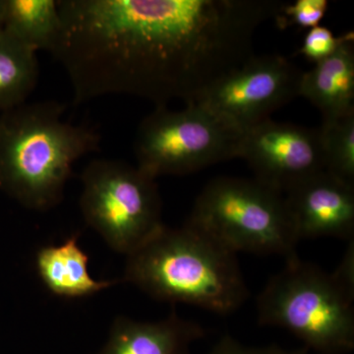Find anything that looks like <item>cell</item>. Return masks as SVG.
Listing matches in <instances>:
<instances>
[{"label": "cell", "instance_id": "52a82bcc", "mask_svg": "<svg viewBox=\"0 0 354 354\" xmlns=\"http://www.w3.org/2000/svg\"><path fill=\"white\" fill-rule=\"evenodd\" d=\"M81 180L84 220L115 252L127 256L164 225L156 179L138 167L97 158L86 165Z\"/></svg>", "mask_w": 354, "mask_h": 354}, {"label": "cell", "instance_id": "9c48e42d", "mask_svg": "<svg viewBox=\"0 0 354 354\" xmlns=\"http://www.w3.org/2000/svg\"><path fill=\"white\" fill-rule=\"evenodd\" d=\"M239 158L246 160L256 180L281 194L325 171L320 128L271 118L244 131Z\"/></svg>", "mask_w": 354, "mask_h": 354}, {"label": "cell", "instance_id": "9a60e30c", "mask_svg": "<svg viewBox=\"0 0 354 354\" xmlns=\"http://www.w3.org/2000/svg\"><path fill=\"white\" fill-rule=\"evenodd\" d=\"M39 79L37 51L0 32V111L25 104Z\"/></svg>", "mask_w": 354, "mask_h": 354}, {"label": "cell", "instance_id": "7a4b0ae2", "mask_svg": "<svg viewBox=\"0 0 354 354\" xmlns=\"http://www.w3.org/2000/svg\"><path fill=\"white\" fill-rule=\"evenodd\" d=\"M122 281L158 301L220 315L234 313L250 297L237 254L187 223L162 225L128 254Z\"/></svg>", "mask_w": 354, "mask_h": 354}, {"label": "cell", "instance_id": "ffe728a7", "mask_svg": "<svg viewBox=\"0 0 354 354\" xmlns=\"http://www.w3.org/2000/svg\"><path fill=\"white\" fill-rule=\"evenodd\" d=\"M332 274L337 283L354 297V239L348 241L341 263Z\"/></svg>", "mask_w": 354, "mask_h": 354}, {"label": "cell", "instance_id": "5bb4252c", "mask_svg": "<svg viewBox=\"0 0 354 354\" xmlns=\"http://www.w3.org/2000/svg\"><path fill=\"white\" fill-rule=\"evenodd\" d=\"M3 31L37 53H53L62 31L58 0H4Z\"/></svg>", "mask_w": 354, "mask_h": 354}, {"label": "cell", "instance_id": "3957f363", "mask_svg": "<svg viewBox=\"0 0 354 354\" xmlns=\"http://www.w3.org/2000/svg\"><path fill=\"white\" fill-rule=\"evenodd\" d=\"M57 102L23 104L0 115V191L34 211H48L64 199L79 158L97 150L93 128L62 120Z\"/></svg>", "mask_w": 354, "mask_h": 354}, {"label": "cell", "instance_id": "4fadbf2b", "mask_svg": "<svg viewBox=\"0 0 354 354\" xmlns=\"http://www.w3.org/2000/svg\"><path fill=\"white\" fill-rule=\"evenodd\" d=\"M88 256L71 235L59 245L41 247L37 252V271L50 292L64 298L91 297L120 283L118 279H95L88 270Z\"/></svg>", "mask_w": 354, "mask_h": 354}, {"label": "cell", "instance_id": "7c38bea8", "mask_svg": "<svg viewBox=\"0 0 354 354\" xmlns=\"http://www.w3.org/2000/svg\"><path fill=\"white\" fill-rule=\"evenodd\" d=\"M299 97L322 114L323 123L354 113V34L348 36L330 57L304 72Z\"/></svg>", "mask_w": 354, "mask_h": 354}, {"label": "cell", "instance_id": "ac0fdd59", "mask_svg": "<svg viewBox=\"0 0 354 354\" xmlns=\"http://www.w3.org/2000/svg\"><path fill=\"white\" fill-rule=\"evenodd\" d=\"M348 36L335 37L330 30L323 26H317L310 29L305 36L304 44L298 53L304 55L309 62L318 64L330 57L339 48Z\"/></svg>", "mask_w": 354, "mask_h": 354}, {"label": "cell", "instance_id": "30bf717a", "mask_svg": "<svg viewBox=\"0 0 354 354\" xmlns=\"http://www.w3.org/2000/svg\"><path fill=\"white\" fill-rule=\"evenodd\" d=\"M283 196L298 241L320 237L354 239V187L322 171Z\"/></svg>", "mask_w": 354, "mask_h": 354}, {"label": "cell", "instance_id": "6da1fadb", "mask_svg": "<svg viewBox=\"0 0 354 354\" xmlns=\"http://www.w3.org/2000/svg\"><path fill=\"white\" fill-rule=\"evenodd\" d=\"M279 0H58L53 57L76 104L130 95L167 106L194 104L252 57L254 35Z\"/></svg>", "mask_w": 354, "mask_h": 354}, {"label": "cell", "instance_id": "ba28073f", "mask_svg": "<svg viewBox=\"0 0 354 354\" xmlns=\"http://www.w3.org/2000/svg\"><path fill=\"white\" fill-rule=\"evenodd\" d=\"M302 74L281 55H253L212 84L194 104L245 131L299 97Z\"/></svg>", "mask_w": 354, "mask_h": 354}, {"label": "cell", "instance_id": "8fae6325", "mask_svg": "<svg viewBox=\"0 0 354 354\" xmlns=\"http://www.w3.org/2000/svg\"><path fill=\"white\" fill-rule=\"evenodd\" d=\"M204 335L201 325L186 320L174 310L157 322L120 316L97 354H188L191 344Z\"/></svg>", "mask_w": 354, "mask_h": 354}, {"label": "cell", "instance_id": "e0dca14e", "mask_svg": "<svg viewBox=\"0 0 354 354\" xmlns=\"http://www.w3.org/2000/svg\"><path fill=\"white\" fill-rule=\"evenodd\" d=\"M328 7V0H297L293 4L283 3L274 19L279 28L310 30L320 25Z\"/></svg>", "mask_w": 354, "mask_h": 354}, {"label": "cell", "instance_id": "44dd1931", "mask_svg": "<svg viewBox=\"0 0 354 354\" xmlns=\"http://www.w3.org/2000/svg\"><path fill=\"white\" fill-rule=\"evenodd\" d=\"M4 0H0V32L3 30Z\"/></svg>", "mask_w": 354, "mask_h": 354}, {"label": "cell", "instance_id": "8992f818", "mask_svg": "<svg viewBox=\"0 0 354 354\" xmlns=\"http://www.w3.org/2000/svg\"><path fill=\"white\" fill-rule=\"evenodd\" d=\"M243 133L202 104L181 111L157 106L137 130L136 167L155 179L202 171L239 158Z\"/></svg>", "mask_w": 354, "mask_h": 354}, {"label": "cell", "instance_id": "2e32d148", "mask_svg": "<svg viewBox=\"0 0 354 354\" xmlns=\"http://www.w3.org/2000/svg\"><path fill=\"white\" fill-rule=\"evenodd\" d=\"M320 131L325 171L354 187V113L339 120L322 123Z\"/></svg>", "mask_w": 354, "mask_h": 354}, {"label": "cell", "instance_id": "d6986e66", "mask_svg": "<svg viewBox=\"0 0 354 354\" xmlns=\"http://www.w3.org/2000/svg\"><path fill=\"white\" fill-rule=\"evenodd\" d=\"M209 354H312L310 349H285L278 346H248L241 344L234 337L227 335L223 337ZM317 354V353H315Z\"/></svg>", "mask_w": 354, "mask_h": 354}, {"label": "cell", "instance_id": "5b68a950", "mask_svg": "<svg viewBox=\"0 0 354 354\" xmlns=\"http://www.w3.org/2000/svg\"><path fill=\"white\" fill-rule=\"evenodd\" d=\"M185 223L235 254L279 255L286 260L297 255L299 241L285 196L255 178L223 176L209 181Z\"/></svg>", "mask_w": 354, "mask_h": 354}, {"label": "cell", "instance_id": "277c9868", "mask_svg": "<svg viewBox=\"0 0 354 354\" xmlns=\"http://www.w3.org/2000/svg\"><path fill=\"white\" fill-rule=\"evenodd\" d=\"M258 322L292 333L317 354L354 346V297L332 272L297 255L266 283L256 299Z\"/></svg>", "mask_w": 354, "mask_h": 354}]
</instances>
